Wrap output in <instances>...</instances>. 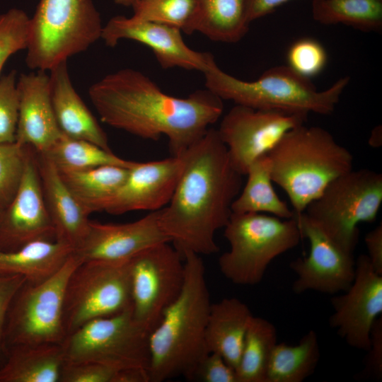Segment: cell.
I'll use <instances>...</instances> for the list:
<instances>
[{
  "instance_id": "cell-1",
  "label": "cell",
  "mask_w": 382,
  "mask_h": 382,
  "mask_svg": "<svg viewBox=\"0 0 382 382\" xmlns=\"http://www.w3.org/2000/svg\"><path fill=\"white\" fill-rule=\"evenodd\" d=\"M88 96L102 122L144 139L165 136L172 156L182 155L224 110L223 100L208 89L175 97L132 69L105 76L90 86Z\"/></svg>"
},
{
  "instance_id": "cell-2",
  "label": "cell",
  "mask_w": 382,
  "mask_h": 382,
  "mask_svg": "<svg viewBox=\"0 0 382 382\" xmlns=\"http://www.w3.org/2000/svg\"><path fill=\"white\" fill-rule=\"evenodd\" d=\"M180 156L182 171L169 203L161 209V227L181 253L214 254L219 250L215 234L230 219L243 175L212 127Z\"/></svg>"
},
{
  "instance_id": "cell-3",
  "label": "cell",
  "mask_w": 382,
  "mask_h": 382,
  "mask_svg": "<svg viewBox=\"0 0 382 382\" xmlns=\"http://www.w3.org/2000/svg\"><path fill=\"white\" fill-rule=\"evenodd\" d=\"M181 253L185 265L182 291L149 335L150 382L179 376L190 380L209 353L205 333L212 303L204 265L199 255L189 250Z\"/></svg>"
},
{
  "instance_id": "cell-4",
  "label": "cell",
  "mask_w": 382,
  "mask_h": 382,
  "mask_svg": "<svg viewBox=\"0 0 382 382\" xmlns=\"http://www.w3.org/2000/svg\"><path fill=\"white\" fill-rule=\"evenodd\" d=\"M272 182L288 195L295 215L304 212L333 180L353 170V156L326 129L300 125L267 154Z\"/></svg>"
},
{
  "instance_id": "cell-5",
  "label": "cell",
  "mask_w": 382,
  "mask_h": 382,
  "mask_svg": "<svg viewBox=\"0 0 382 382\" xmlns=\"http://www.w3.org/2000/svg\"><path fill=\"white\" fill-rule=\"evenodd\" d=\"M207 89L222 100L257 109L281 110L308 114H331L349 81L344 76L323 91H318L311 79L288 66H276L257 80L247 81L228 74L214 59L203 73Z\"/></svg>"
},
{
  "instance_id": "cell-6",
  "label": "cell",
  "mask_w": 382,
  "mask_h": 382,
  "mask_svg": "<svg viewBox=\"0 0 382 382\" xmlns=\"http://www.w3.org/2000/svg\"><path fill=\"white\" fill-rule=\"evenodd\" d=\"M103 28L92 0H40L30 18L27 66L50 71L101 39Z\"/></svg>"
},
{
  "instance_id": "cell-7",
  "label": "cell",
  "mask_w": 382,
  "mask_h": 382,
  "mask_svg": "<svg viewBox=\"0 0 382 382\" xmlns=\"http://www.w3.org/2000/svg\"><path fill=\"white\" fill-rule=\"evenodd\" d=\"M224 236L230 248L219 258L221 274L238 285L259 284L270 263L302 238L297 221L264 213H233Z\"/></svg>"
},
{
  "instance_id": "cell-8",
  "label": "cell",
  "mask_w": 382,
  "mask_h": 382,
  "mask_svg": "<svg viewBox=\"0 0 382 382\" xmlns=\"http://www.w3.org/2000/svg\"><path fill=\"white\" fill-rule=\"evenodd\" d=\"M381 204V173L363 168L333 180L303 213L342 250L353 253L358 224L374 221Z\"/></svg>"
},
{
  "instance_id": "cell-9",
  "label": "cell",
  "mask_w": 382,
  "mask_h": 382,
  "mask_svg": "<svg viewBox=\"0 0 382 382\" xmlns=\"http://www.w3.org/2000/svg\"><path fill=\"white\" fill-rule=\"evenodd\" d=\"M82 260L74 253L47 279L25 280L13 296L7 313L6 350L14 346L59 343L66 338L63 306L68 279Z\"/></svg>"
},
{
  "instance_id": "cell-10",
  "label": "cell",
  "mask_w": 382,
  "mask_h": 382,
  "mask_svg": "<svg viewBox=\"0 0 382 382\" xmlns=\"http://www.w3.org/2000/svg\"><path fill=\"white\" fill-rule=\"evenodd\" d=\"M149 332L134 319L132 307L86 323L66 336L62 345L66 363L95 362L120 370L149 371Z\"/></svg>"
},
{
  "instance_id": "cell-11",
  "label": "cell",
  "mask_w": 382,
  "mask_h": 382,
  "mask_svg": "<svg viewBox=\"0 0 382 382\" xmlns=\"http://www.w3.org/2000/svg\"><path fill=\"white\" fill-rule=\"evenodd\" d=\"M128 261H82L71 274L63 306L66 337L90 320L132 307Z\"/></svg>"
},
{
  "instance_id": "cell-12",
  "label": "cell",
  "mask_w": 382,
  "mask_h": 382,
  "mask_svg": "<svg viewBox=\"0 0 382 382\" xmlns=\"http://www.w3.org/2000/svg\"><path fill=\"white\" fill-rule=\"evenodd\" d=\"M170 243L151 246L128 261L132 314L149 333L184 284L183 254Z\"/></svg>"
},
{
  "instance_id": "cell-13",
  "label": "cell",
  "mask_w": 382,
  "mask_h": 382,
  "mask_svg": "<svg viewBox=\"0 0 382 382\" xmlns=\"http://www.w3.org/2000/svg\"><path fill=\"white\" fill-rule=\"evenodd\" d=\"M308 115L235 104L217 130L233 168L245 175L254 160L267 154L286 132L304 125Z\"/></svg>"
},
{
  "instance_id": "cell-14",
  "label": "cell",
  "mask_w": 382,
  "mask_h": 382,
  "mask_svg": "<svg viewBox=\"0 0 382 382\" xmlns=\"http://www.w3.org/2000/svg\"><path fill=\"white\" fill-rule=\"evenodd\" d=\"M294 216L301 236L309 241L310 250L308 256L290 263L297 277L292 284L294 292L312 290L336 294L346 291L354 277L353 253L342 250L303 212Z\"/></svg>"
},
{
  "instance_id": "cell-15",
  "label": "cell",
  "mask_w": 382,
  "mask_h": 382,
  "mask_svg": "<svg viewBox=\"0 0 382 382\" xmlns=\"http://www.w3.org/2000/svg\"><path fill=\"white\" fill-rule=\"evenodd\" d=\"M331 304L330 327L350 347L367 351L372 327L382 313V275L376 272L366 255L358 257L352 284L332 297Z\"/></svg>"
},
{
  "instance_id": "cell-16",
  "label": "cell",
  "mask_w": 382,
  "mask_h": 382,
  "mask_svg": "<svg viewBox=\"0 0 382 382\" xmlns=\"http://www.w3.org/2000/svg\"><path fill=\"white\" fill-rule=\"evenodd\" d=\"M39 240L54 241L43 196L35 150L28 146L23 177L11 204L1 213L0 250L10 252Z\"/></svg>"
},
{
  "instance_id": "cell-17",
  "label": "cell",
  "mask_w": 382,
  "mask_h": 382,
  "mask_svg": "<svg viewBox=\"0 0 382 382\" xmlns=\"http://www.w3.org/2000/svg\"><path fill=\"white\" fill-rule=\"evenodd\" d=\"M101 39L115 47L122 40H132L149 47L163 69L180 67L204 73L214 59L208 52L195 51L185 42L182 31L166 25L139 21L118 16L103 25Z\"/></svg>"
},
{
  "instance_id": "cell-18",
  "label": "cell",
  "mask_w": 382,
  "mask_h": 382,
  "mask_svg": "<svg viewBox=\"0 0 382 382\" xmlns=\"http://www.w3.org/2000/svg\"><path fill=\"white\" fill-rule=\"evenodd\" d=\"M161 209L125 224L90 221L88 233L74 252L82 261L125 262L154 245L170 242L160 221Z\"/></svg>"
},
{
  "instance_id": "cell-19",
  "label": "cell",
  "mask_w": 382,
  "mask_h": 382,
  "mask_svg": "<svg viewBox=\"0 0 382 382\" xmlns=\"http://www.w3.org/2000/svg\"><path fill=\"white\" fill-rule=\"evenodd\" d=\"M183 168L181 156L134 162L127 178L103 211L119 215L133 211H157L170 202Z\"/></svg>"
},
{
  "instance_id": "cell-20",
  "label": "cell",
  "mask_w": 382,
  "mask_h": 382,
  "mask_svg": "<svg viewBox=\"0 0 382 382\" xmlns=\"http://www.w3.org/2000/svg\"><path fill=\"white\" fill-rule=\"evenodd\" d=\"M17 89L19 109L16 142L43 154L62 135L52 107L50 76L41 70L22 74Z\"/></svg>"
},
{
  "instance_id": "cell-21",
  "label": "cell",
  "mask_w": 382,
  "mask_h": 382,
  "mask_svg": "<svg viewBox=\"0 0 382 382\" xmlns=\"http://www.w3.org/2000/svg\"><path fill=\"white\" fill-rule=\"evenodd\" d=\"M36 154L43 196L54 229L55 241L75 250L88 233L90 214L70 192L55 166L44 155Z\"/></svg>"
},
{
  "instance_id": "cell-22",
  "label": "cell",
  "mask_w": 382,
  "mask_h": 382,
  "mask_svg": "<svg viewBox=\"0 0 382 382\" xmlns=\"http://www.w3.org/2000/svg\"><path fill=\"white\" fill-rule=\"evenodd\" d=\"M50 72L52 107L62 134L111 151L105 132L74 89L67 61L57 64Z\"/></svg>"
},
{
  "instance_id": "cell-23",
  "label": "cell",
  "mask_w": 382,
  "mask_h": 382,
  "mask_svg": "<svg viewBox=\"0 0 382 382\" xmlns=\"http://www.w3.org/2000/svg\"><path fill=\"white\" fill-rule=\"evenodd\" d=\"M253 317L249 307L237 298L212 303L205 333L208 352L219 354L236 369Z\"/></svg>"
},
{
  "instance_id": "cell-24",
  "label": "cell",
  "mask_w": 382,
  "mask_h": 382,
  "mask_svg": "<svg viewBox=\"0 0 382 382\" xmlns=\"http://www.w3.org/2000/svg\"><path fill=\"white\" fill-rule=\"evenodd\" d=\"M64 363L59 343L11 347L0 367V382H59Z\"/></svg>"
},
{
  "instance_id": "cell-25",
  "label": "cell",
  "mask_w": 382,
  "mask_h": 382,
  "mask_svg": "<svg viewBox=\"0 0 382 382\" xmlns=\"http://www.w3.org/2000/svg\"><path fill=\"white\" fill-rule=\"evenodd\" d=\"M249 0H195L192 18L185 31L197 32L212 40L236 43L247 33Z\"/></svg>"
},
{
  "instance_id": "cell-26",
  "label": "cell",
  "mask_w": 382,
  "mask_h": 382,
  "mask_svg": "<svg viewBox=\"0 0 382 382\" xmlns=\"http://www.w3.org/2000/svg\"><path fill=\"white\" fill-rule=\"evenodd\" d=\"M74 251L55 240L36 241L14 251L0 250V274L21 275L38 282L57 272Z\"/></svg>"
},
{
  "instance_id": "cell-27",
  "label": "cell",
  "mask_w": 382,
  "mask_h": 382,
  "mask_svg": "<svg viewBox=\"0 0 382 382\" xmlns=\"http://www.w3.org/2000/svg\"><path fill=\"white\" fill-rule=\"evenodd\" d=\"M129 168L105 165L82 170L58 171L74 197L91 214L103 211L125 183Z\"/></svg>"
},
{
  "instance_id": "cell-28",
  "label": "cell",
  "mask_w": 382,
  "mask_h": 382,
  "mask_svg": "<svg viewBox=\"0 0 382 382\" xmlns=\"http://www.w3.org/2000/svg\"><path fill=\"white\" fill-rule=\"evenodd\" d=\"M245 175L248 176L246 183L231 204L232 212L267 213L283 219L295 216L273 188L267 154L251 163Z\"/></svg>"
},
{
  "instance_id": "cell-29",
  "label": "cell",
  "mask_w": 382,
  "mask_h": 382,
  "mask_svg": "<svg viewBox=\"0 0 382 382\" xmlns=\"http://www.w3.org/2000/svg\"><path fill=\"white\" fill-rule=\"evenodd\" d=\"M320 357L318 335L313 330L296 345L277 343L269 361L266 382H302L313 374Z\"/></svg>"
},
{
  "instance_id": "cell-30",
  "label": "cell",
  "mask_w": 382,
  "mask_h": 382,
  "mask_svg": "<svg viewBox=\"0 0 382 382\" xmlns=\"http://www.w3.org/2000/svg\"><path fill=\"white\" fill-rule=\"evenodd\" d=\"M311 13L323 25L340 23L362 32L382 30V0H312Z\"/></svg>"
},
{
  "instance_id": "cell-31",
  "label": "cell",
  "mask_w": 382,
  "mask_h": 382,
  "mask_svg": "<svg viewBox=\"0 0 382 382\" xmlns=\"http://www.w3.org/2000/svg\"><path fill=\"white\" fill-rule=\"evenodd\" d=\"M277 343V332L273 323L253 316L236 369L238 382H266L269 361Z\"/></svg>"
},
{
  "instance_id": "cell-32",
  "label": "cell",
  "mask_w": 382,
  "mask_h": 382,
  "mask_svg": "<svg viewBox=\"0 0 382 382\" xmlns=\"http://www.w3.org/2000/svg\"><path fill=\"white\" fill-rule=\"evenodd\" d=\"M59 171H75L105 165L130 168L135 161H128L90 141L64 134L45 153Z\"/></svg>"
},
{
  "instance_id": "cell-33",
  "label": "cell",
  "mask_w": 382,
  "mask_h": 382,
  "mask_svg": "<svg viewBox=\"0 0 382 382\" xmlns=\"http://www.w3.org/2000/svg\"><path fill=\"white\" fill-rule=\"evenodd\" d=\"M195 0H140L131 18L180 29L185 32L193 14Z\"/></svg>"
},
{
  "instance_id": "cell-34",
  "label": "cell",
  "mask_w": 382,
  "mask_h": 382,
  "mask_svg": "<svg viewBox=\"0 0 382 382\" xmlns=\"http://www.w3.org/2000/svg\"><path fill=\"white\" fill-rule=\"evenodd\" d=\"M28 146L16 141L0 144V209L6 208L21 185L27 158Z\"/></svg>"
},
{
  "instance_id": "cell-35",
  "label": "cell",
  "mask_w": 382,
  "mask_h": 382,
  "mask_svg": "<svg viewBox=\"0 0 382 382\" xmlns=\"http://www.w3.org/2000/svg\"><path fill=\"white\" fill-rule=\"evenodd\" d=\"M29 24V16L21 9L13 8L0 14V78L8 59L26 50Z\"/></svg>"
},
{
  "instance_id": "cell-36",
  "label": "cell",
  "mask_w": 382,
  "mask_h": 382,
  "mask_svg": "<svg viewBox=\"0 0 382 382\" xmlns=\"http://www.w3.org/2000/svg\"><path fill=\"white\" fill-rule=\"evenodd\" d=\"M328 55L317 40L304 37L295 41L287 52V66L307 79L318 75L325 67Z\"/></svg>"
},
{
  "instance_id": "cell-37",
  "label": "cell",
  "mask_w": 382,
  "mask_h": 382,
  "mask_svg": "<svg viewBox=\"0 0 382 382\" xmlns=\"http://www.w3.org/2000/svg\"><path fill=\"white\" fill-rule=\"evenodd\" d=\"M19 98L16 71L0 78V144L16 141Z\"/></svg>"
},
{
  "instance_id": "cell-38",
  "label": "cell",
  "mask_w": 382,
  "mask_h": 382,
  "mask_svg": "<svg viewBox=\"0 0 382 382\" xmlns=\"http://www.w3.org/2000/svg\"><path fill=\"white\" fill-rule=\"evenodd\" d=\"M117 371L95 362H65L59 382H113Z\"/></svg>"
},
{
  "instance_id": "cell-39",
  "label": "cell",
  "mask_w": 382,
  "mask_h": 382,
  "mask_svg": "<svg viewBox=\"0 0 382 382\" xmlns=\"http://www.w3.org/2000/svg\"><path fill=\"white\" fill-rule=\"evenodd\" d=\"M191 381L201 382H238L236 370L219 354L209 352L197 365Z\"/></svg>"
},
{
  "instance_id": "cell-40",
  "label": "cell",
  "mask_w": 382,
  "mask_h": 382,
  "mask_svg": "<svg viewBox=\"0 0 382 382\" xmlns=\"http://www.w3.org/2000/svg\"><path fill=\"white\" fill-rule=\"evenodd\" d=\"M25 280L21 275L0 274V367L7 354L5 329L8 311L13 296Z\"/></svg>"
},
{
  "instance_id": "cell-41",
  "label": "cell",
  "mask_w": 382,
  "mask_h": 382,
  "mask_svg": "<svg viewBox=\"0 0 382 382\" xmlns=\"http://www.w3.org/2000/svg\"><path fill=\"white\" fill-rule=\"evenodd\" d=\"M363 375L376 379L382 378V318L374 322L371 331L370 346L367 350Z\"/></svg>"
},
{
  "instance_id": "cell-42",
  "label": "cell",
  "mask_w": 382,
  "mask_h": 382,
  "mask_svg": "<svg viewBox=\"0 0 382 382\" xmlns=\"http://www.w3.org/2000/svg\"><path fill=\"white\" fill-rule=\"evenodd\" d=\"M367 257L374 270L382 275V224L369 231L364 238Z\"/></svg>"
},
{
  "instance_id": "cell-43",
  "label": "cell",
  "mask_w": 382,
  "mask_h": 382,
  "mask_svg": "<svg viewBox=\"0 0 382 382\" xmlns=\"http://www.w3.org/2000/svg\"><path fill=\"white\" fill-rule=\"evenodd\" d=\"M291 0H249L248 19L252 22L265 16Z\"/></svg>"
},
{
  "instance_id": "cell-44",
  "label": "cell",
  "mask_w": 382,
  "mask_h": 382,
  "mask_svg": "<svg viewBox=\"0 0 382 382\" xmlns=\"http://www.w3.org/2000/svg\"><path fill=\"white\" fill-rule=\"evenodd\" d=\"M113 382H150L149 371L141 368L120 369L116 372Z\"/></svg>"
},
{
  "instance_id": "cell-45",
  "label": "cell",
  "mask_w": 382,
  "mask_h": 382,
  "mask_svg": "<svg viewBox=\"0 0 382 382\" xmlns=\"http://www.w3.org/2000/svg\"><path fill=\"white\" fill-rule=\"evenodd\" d=\"M140 0H113V1L120 6H131L132 8Z\"/></svg>"
},
{
  "instance_id": "cell-46",
  "label": "cell",
  "mask_w": 382,
  "mask_h": 382,
  "mask_svg": "<svg viewBox=\"0 0 382 382\" xmlns=\"http://www.w3.org/2000/svg\"><path fill=\"white\" fill-rule=\"evenodd\" d=\"M2 209H0V221H1V213H2Z\"/></svg>"
}]
</instances>
